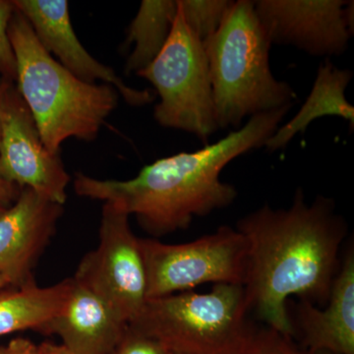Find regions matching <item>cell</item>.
Segmentation results:
<instances>
[{
    "label": "cell",
    "instance_id": "1",
    "mask_svg": "<svg viewBox=\"0 0 354 354\" xmlns=\"http://www.w3.org/2000/svg\"><path fill=\"white\" fill-rule=\"evenodd\" d=\"M236 230L247 243L243 286L250 309L269 327L293 337L288 299L297 295L313 304L328 301L346 221L335 213L334 200L319 195L308 204L298 187L290 208L265 205L241 218Z\"/></svg>",
    "mask_w": 354,
    "mask_h": 354
},
{
    "label": "cell",
    "instance_id": "2",
    "mask_svg": "<svg viewBox=\"0 0 354 354\" xmlns=\"http://www.w3.org/2000/svg\"><path fill=\"white\" fill-rule=\"evenodd\" d=\"M292 104L249 118L220 141L191 153H178L146 165L128 180L97 179L76 174L74 189L81 197L118 205L153 236L189 227L234 202L237 191L221 180L234 158L262 148L277 131Z\"/></svg>",
    "mask_w": 354,
    "mask_h": 354
},
{
    "label": "cell",
    "instance_id": "3",
    "mask_svg": "<svg viewBox=\"0 0 354 354\" xmlns=\"http://www.w3.org/2000/svg\"><path fill=\"white\" fill-rule=\"evenodd\" d=\"M16 62L15 86L48 152L60 155L70 138L94 141L120 94L113 86L90 84L77 78L39 43L31 25L16 9L8 28Z\"/></svg>",
    "mask_w": 354,
    "mask_h": 354
},
{
    "label": "cell",
    "instance_id": "4",
    "mask_svg": "<svg viewBox=\"0 0 354 354\" xmlns=\"http://www.w3.org/2000/svg\"><path fill=\"white\" fill-rule=\"evenodd\" d=\"M218 129L239 128L247 118L292 104L290 84L270 66L271 43L251 0L232 2L218 31L204 44Z\"/></svg>",
    "mask_w": 354,
    "mask_h": 354
},
{
    "label": "cell",
    "instance_id": "5",
    "mask_svg": "<svg viewBox=\"0 0 354 354\" xmlns=\"http://www.w3.org/2000/svg\"><path fill=\"white\" fill-rule=\"evenodd\" d=\"M242 285L218 283L207 293L184 291L146 300L128 327L183 354H239L255 328Z\"/></svg>",
    "mask_w": 354,
    "mask_h": 354
},
{
    "label": "cell",
    "instance_id": "6",
    "mask_svg": "<svg viewBox=\"0 0 354 354\" xmlns=\"http://www.w3.org/2000/svg\"><path fill=\"white\" fill-rule=\"evenodd\" d=\"M136 75L152 84L160 97L153 118L160 127L190 133L208 145L218 130L208 59L179 9L162 51Z\"/></svg>",
    "mask_w": 354,
    "mask_h": 354
},
{
    "label": "cell",
    "instance_id": "7",
    "mask_svg": "<svg viewBox=\"0 0 354 354\" xmlns=\"http://www.w3.org/2000/svg\"><path fill=\"white\" fill-rule=\"evenodd\" d=\"M146 274V299L190 291L203 283L244 285L248 253L243 235L223 225L181 244L139 239Z\"/></svg>",
    "mask_w": 354,
    "mask_h": 354
},
{
    "label": "cell",
    "instance_id": "8",
    "mask_svg": "<svg viewBox=\"0 0 354 354\" xmlns=\"http://www.w3.org/2000/svg\"><path fill=\"white\" fill-rule=\"evenodd\" d=\"M129 216L118 205L104 203L99 246L83 258L74 276L127 325L147 300L140 239L133 234Z\"/></svg>",
    "mask_w": 354,
    "mask_h": 354
},
{
    "label": "cell",
    "instance_id": "9",
    "mask_svg": "<svg viewBox=\"0 0 354 354\" xmlns=\"http://www.w3.org/2000/svg\"><path fill=\"white\" fill-rule=\"evenodd\" d=\"M1 141L0 179L64 205L71 177L60 155L48 152L36 121L16 88L15 83L0 79Z\"/></svg>",
    "mask_w": 354,
    "mask_h": 354
},
{
    "label": "cell",
    "instance_id": "10",
    "mask_svg": "<svg viewBox=\"0 0 354 354\" xmlns=\"http://www.w3.org/2000/svg\"><path fill=\"white\" fill-rule=\"evenodd\" d=\"M256 15L271 44L314 55H341L353 35V1L257 0Z\"/></svg>",
    "mask_w": 354,
    "mask_h": 354
},
{
    "label": "cell",
    "instance_id": "11",
    "mask_svg": "<svg viewBox=\"0 0 354 354\" xmlns=\"http://www.w3.org/2000/svg\"><path fill=\"white\" fill-rule=\"evenodd\" d=\"M31 25L39 43L65 69L90 84L97 81L113 86L129 106L139 108L155 100L151 90H137L127 85L113 68L88 53L74 32L66 0H13Z\"/></svg>",
    "mask_w": 354,
    "mask_h": 354
},
{
    "label": "cell",
    "instance_id": "12",
    "mask_svg": "<svg viewBox=\"0 0 354 354\" xmlns=\"http://www.w3.org/2000/svg\"><path fill=\"white\" fill-rule=\"evenodd\" d=\"M64 206L30 188L0 216V274L19 288L34 281L32 269L57 230Z\"/></svg>",
    "mask_w": 354,
    "mask_h": 354
},
{
    "label": "cell",
    "instance_id": "13",
    "mask_svg": "<svg viewBox=\"0 0 354 354\" xmlns=\"http://www.w3.org/2000/svg\"><path fill=\"white\" fill-rule=\"evenodd\" d=\"M64 311L41 333L57 335L74 354H109L120 341L127 324L121 321L94 290L72 278Z\"/></svg>",
    "mask_w": 354,
    "mask_h": 354
},
{
    "label": "cell",
    "instance_id": "14",
    "mask_svg": "<svg viewBox=\"0 0 354 354\" xmlns=\"http://www.w3.org/2000/svg\"><path fill=\"white\" fill-rule=\"evenodd\" d=\"M325 309L301 300L297 306L302 348L310 354L326 351L354 354V253L348 248L333 283Z\"/></svg>",
    "mask_w": 354,
    "mask_h": 354
},
{
    "label": "cell",
    "instance_id": "15",
    "mask_svg": "<svg viewBox=\"0 0 354 354\" xmlns=\"http://www.w3.org/2000/svg\"><path fill=\"white\" fill-rule=\"evenodd\" d=\"M353 77L349 69L335 66L330 58L319 66L315 82L304 106L297 115L279 127L266 143L269 152L285 149L295 135L306 131L307 127L324 116H337L348 120L353 128L354 108L346 97V90Z\"/></svg>",
    "mask_w": 354,
    "mask_h": 354
},
{
    "label": "cell",
    "instance_id": "16",
    "mask_svg": "<svg viewBox=\"0 0 354 354\" xmlns=\"http://www.w3.org/2000/svg\"><path fill=\"white\" fill-rule=\"evenodd\" d=\"M72 278L39 288L35 281L0 292V337L24 330L41 332L64 311L72 290Z\"/></svg>",
    "mask_w": 354,
    "mask_h": 354
},
{
    "label": "cell",
    "instance_id": "17",
    "mask_svg": "<svg viewBox=\"0 0 354 354\" xmlns=\"http://www.w3.org/2000/svg\"><path fill=\"white\" fill-rule=\"evenodd\" d=\"M178 10L177 0H143L127 29V46H134L125 64V73L138 74L162 51Z\"/></svg>",
    "mask_w": 354,
    "mask_h": 354
},
{
    "label": "cell",
    "instance_id": "18",
    "mask_svg": "<svg viewBox=\"0 0 354 354\" xmlns=\"http://www.w3.org/2000/svg\"><path fill=\"white\" fill-rule=\"evenodd\" d=\"M232 2L230 0H177L184 22L203 44L218 31Z\"/></svg>",
    "mask_w": 354,
    "mask_h": 354
},
{
    "label": "cell",
    "instance_id": "19",
    "mask_svg": "<svg viewBox=\"0 0 354 354\" xmlns=\"http://www.w3.org/2000/svg\"><path fill=\"white\" fill-rule=\"evenodd\" d=\"M239 354H310L293 341L292 335L269 327L255 329Z\"/></svg>",
    "mask_w": 354,
    "mask_h": 354
},
{
    "label": "cell",
    "instance_id": "20",
    "mask_svg": "<svg viewBox=\"0 0 354 354\" xmlns=\"http://www.w3.org/2000/svg\"><path fill=\"white\" fill-rule=\"evenodd\" d=\"M15 10L13 0H0V75L3 80L13 83L17 78V62L8 28Z\"/></svg>",
    "mask_w": 354,
    "mask_h": 354
},
{
    "label": "cell",
    "instance_id": "21",
    "mask_svg": "<svg viewBox=\"0 0 354 354\" xmlns=\"http://www.w3.org/2000/svg\"><path fill=\"white\" fill-rule=\"evenodd\" d=\"M162 344L147 335L127 328L120 341L109 354H165Z\"/></svg>",
    "mask_w": 354,
    "mask_h": 354
},
{
    "label": "cell",
    "instance_id": "22",
    "mask_svg": "<svg viewBox=\"0 0 354 354\" xmlns=\"http://www.w3.org/2000/svg\"><path fill=\"white\" fill-rule=\"evenodd\" d=\"M0 354H41L39 346L29 339H14L9 342L6 346L0 348Z\"/></svg>",
    "mask_w": 354,
    "mask_h": 354
},
{
    "label": "cell",
    "instance_id": "23",
    "mask_svg": "<svg viewBox=\"0 0 354 354\" xmlns=\"http://www.w3.org/2000/svg\"><path fill=\"white\" fill-rule=\"evenodd\" d=\"M19 188L0 179V207L9 208L19 194Z\"/></svg>",
    "mask_w": 354,
    "mask_h": 354
},
{
    "label": "cell",
    "instance_id": "24",
    "mask_svg": "<svg viewBox=\"0 0 354 354\" xmlns=\"http://www.w3.org/2000/svg\"><path fill=\"white\" fill-rule=\"evenodd\" d=\"M39 349L41 354H74L68 348H65L64 344H57L50 342L39 344Z\"/></svg>",
    "mask_w": 354,
    "mask_h": 354
},
{
    "label": "cell",
    "instance_id": "25",
    "mask_svg": "<svg viewBox=\"0 0 354 354\" xmlns=\"http://www.w3.org/2000/svg\"><path fill=\"white\" fill-rule=\"evenodd\" d=\"M7 286H8V283H7L6 279L0 274V290H1L2 288H6Z\"/></svg>",
    "mask_w": 354,
    "mask_h": 354
},
{
    "label": "cell",
    "instance_id": "26",
    "mask_svg": "<svg viewBox=\"0 0 354 354\" xmlns=\"http://www.w3.org/2000/svg\"><path fill=\"white\" fill-rule=\"evenodd\" d=\"M0 100H1V85H0ZM1 133H2L1 118H0V141H1Z\"/></svg>",
    "mask_w": 354,
    "mask_h": 354
},
{
    "label": "cell",
    "instance_id": "27",
    "mask_svg": "<svg viewBox=\"0 0 354 354\" xmlns=\"http://www.w3.org/2000/svg\"><path fill=\"white\" fill-rule=\"evenodd\" d=\"M6 209H7V208H3V207H0V216H1L2 214H3V212L6 211Z\"/></svg>",
    "mask_w": 354,
    "mask_h": 354
},
{
    "label": "cell",
    "instance_id": "28",
    "mask_svg": "<svg viewBox=\"0 0 354 354\" xmlns=\"http://www.w3.org/2000/svg\"><path fill=\"white\" fill-rule=\"evenodd\" d=\"M313 354H333V353H326V351H320V353H313Z\"/></svg>",
    "mask_w": 354,
    "mask_h": 354
},
{
    "label": "cell",
    "instance_id": "29",
    "mask_svg": "<svg viewBox=\"0 0 354 354\" xmlns=\"http://www.w3.org/2000/svg\"><path fill=\"white\" fill-rule=\"evenodd\" d=\"M165 354H183V353H172V351H167Z\"/></svg>",
    "mask_w": 354,
    "mask_h": 354
}]
</instances>
